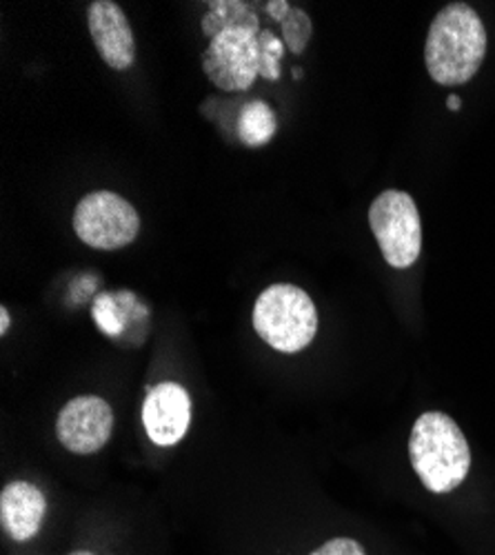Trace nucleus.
Segmentation results:
<instances>
[{
    "label": "nucleus",
    "instance_id": "obj_5",
    "mask_svg": "<svg viewBox=\"0 0 495 555\" xmlns=\"http://www.w3.org/2000/svg\"><path fill=\"white\" fill-rule=\"evenodd\" d=\"M76 236L94 249L114 251L139 238L141 216L114 192L87 194L74 211Z\"/></svg>",
    "mask_w": 495,
    "mask_h": 555
},
{
    "label": "nucleus",
    "instance_id": "obj_3",
    "mask_svg": "<svg viewBox=\"0 0 495 555\" xmlns=\"http://www.w3.org/2000/svg\"><path fill=\"white\" fill-rule=\"evenodd\" d=\"M253 330L276 351L298 353L318 334L316 305L296 285H272L256 300Z\"/></svg>",
    "mask_w": 495,
    "mask_h": 555
},
{
    "label": "nucleus",
    "instance_id": "obj_21",
    "mask_svg": "<svg viewBox=\"0 0 495 555\" xmlns=\"http://www.w3.org/2000/svg\"><path fill=\"white\" fill-rule=\"evenodd\" d=\"M69 555H94L92 551H74V553H69Z\"/></svg>",
    "mask_w": 495,
    "mask_h": 555
},
{
    "label": "nucleus",
    "instance_id": "obj_19",
    "mask_svg": "<svg viewBox=\"0 0 495 555\" xmlns=\"http://www.w3.org/2000/svg\"><path fill=\"white\" fill-rule=\"evenodd\" d=\"M446 107L452 109V112H458V109L463 107V101H460V96H448V99H446Z\"/></svg>",
    "mask_w": 495,
    "mask_h": 555
},
{
    "label": "nucleus",
    "instance_id": "obj_16",
    "mask_svg": "<svg viewBox=\"0 0 495 555\" xmlns=\"http://www.w3.org/2000/svg\"><path fill=\"white\" fill-rule=\"evenodd\" d=\"M309 555H367V551L363 548L357 540L351 538H334L327 540L321 548H316Z\"/></svg>",
    "mask_w": 495,
    "mask_h": 555
},
{
    "label": "nucleus",
    "instance_id": "obj_6",
    "mask_svg": "<svg viewBox=\"0 0 495 555\" xmlns=\"http://www.w3.org/2000/svg\"><path fill=\"white\" fill-rule=\"evenodd\" d=\"M260 27H238L209 40L203 54L207 78L224 91H245L260 76Z\"/></svg>",
    "mask_w": 495,
    "mask_h": 555
},
{
    "label": "nucleus",
    "instance_id": "obj_18",
    "mask_svg": "<svg viewBox=\"0 0 495 555\" xmlns=\"http://www.w3.org/2000/svg\"><path fill=\"white\" fill-rule=\"evenodd\" d=\"M10 332V313L5 307H0V334H8Z\"/></svg>",
    "mask_w": 495,
    "mask_h": 555
},
{
    "label": "nucleus",
    "instance_id": "obj_1",
    "mask_svg": "<svg viewBox=\"0 0 495 555\" xmlns=\"http://www.w3.org/2000/svg\"><path fill=\"white\" fill-rule=\"evenodd\" d=\"M486 56V29L467 3H452L438 12L429 27L425 63L429 76L444 87L469 82Z\"/></svg>",
    "mask_w": 495,
    "mask_h": 555
},
{
    "label": "nucleus",
    "instance_id": "obj_10",
    "mask_svg": "<svg viewBox=\"0 0 495 555\" xmlns=\"http://www.w3.org/2000/svg\"><path fill=\"white\" fill-rule=\"evenodd\" d=\"M44 512H48V500L31 482L16 480L0 495V520L16 542H27L40 531Z\"/></svg>",
    "mask_w": 495,
    "mask_h": 555
},
{
    "label": "nucleus",
    "instance_id": "obj_17",
    "mask_svg": "<svg viewBox=\"0 0 495 555\" xmlns=\"http://www.w3.org/2000/svg\"><path fill=\"white\" fill-rule=\"evenodd\" d=\"M264 10H266L269 16H272L274 21H281V23H283V21L289 16V12H291L287 0H269V3L264 5Z\"/></svg>",
    "mask_w": 495,
    "mask_h": 555
},
{
    "label": "nucleus",
    "instance_id": "obj_15",
    "mask_svg": "<svg viewBox=\"0 0 495 555\" xmlns=\"http://www.w3.org/2000/svg\"><path fill=\"white\" fill-rule=\"evenodd\" d=\"M116 309H118V307H116L114 298H109V296H99V298H96L94 318H96V322H99L101 332H105V334H109V336H116V334L120 332V327H122V320H120V315H118Z\"/></svg>",
    "mask_w": 495,
    "mask_h": 555
},
{
    "label": "nucleus",
    "instance_id": "obj_8",
    "mask_svg": "<svg viewBox=\"0 0 495 555\" xmlns=\"http://www.w3.org/2000/svg\"><path fill=\"white\" fill-rule=\"evenodd\" d=\"M143 404V425L147 436L160 447H173L185 438L192 423V398L185 387L162 383L147 389Z\"/></svg>",
    "mask_w": 495,
    "mask_h": 555
},
{
    "label": "nucleus",
    "instance_id": "obj_11",
    "mask_svg": "<svg viewBox=\"0 0 495 555\" xmlns=\"http://www.w3.org/2000/svg\"><path fill=\"white\" fill-rule=\"evenodd\" d=\"M278 131L276 112L264 101L245 105L238 118V135L247 147H264Z\"/></svg>",
    "mask_w": 495,
    "mask_h": 555
},
{
    "label": "nucleus",
    "instance_id": "obj_12",
    "mask_svg": "<svg viewBox=\"0 0 495 555\" xmlns=\"http://www.w3.org/2000/svg\"><path fill=\"white\" fill-rule=\"evenodd\" d=\"M238 27H260L258 16L245 3H213L203 18V34L209 40Z\"/></svg>",
    "mask_w": 495,
    "mask_h": 555
},
{
    "label": "nucleus",
    "instance_id": "obj_13",
    "mask_svg": "<svg viewBox=\"0 0 495 555\" xmlns=\"http://www.w3.org/2000/svg\"><path fill=\"white\" fill-rule=\"evenodd\" d=\"M281 25H283V38H285L287 50L291 54L300 56L307 50V44L313 36V23H311L309 14L304 10L296 8L289 12V16Z\"/></svg>",
    "mask_w": 495,
    "mask_h": 555
},
{
    "label": "nucleus",
    "instance_id": "obj_14",
    "mask_svg": "<svg viewBox=\"0 0 495 555\" xmlns=\"http://www.w3.org/2000/svg\"><path fill=\"white\" fill-rule=\"evenodd\" d=\"M285 54V42L272 31L262 29L260 31V76L266 80H278L281 78V61Z\"/></svg>",
    "mask_w": 495,
    "mask_h": 555
},
{
    "label": "nucleus",
    "instance_id": "obj_9",
    "mask_svg": "<svg viewBox=\"0 0 495 555\" xmlns=\"http://www.w3.org/2000/svg\"><path fill=\"white\" fill-rule=\"evenodd\" d=\"M89 34L94 38L101 59L118 72H125L136 59V42H133L131 25L125 12L112 0H94L87 10Z\"/></svg>",
    "mask_w": 495,
    "mask_h": 555
},
{
    "label": "nucleus",
    "instance_id": "obj_7",
    "mask_svg": "<svg viewBox=\"0 0 495 555\" xmlns=\"http://www.w3.org/2000/svg\"><path fill=\"white\" fill-rule=\"evenodd\" d=\"M114 429V411L107 400L99 396H78L69 400L56 421V436L61 444L78 455L101 451Z\"/></svg>",
    "mask_w": 495,
    "mask_h": 555
},
{
    "label": "nucleus",
    "instance_id": "obj_20",
    "mask_svg": "<svg viewBox=\"0 0 495 555\" xmlns=\"http://www.w3.org/2000/svg\"><path fill=\"white\" fill-rule=\"evenodd\" d=\"M302 76H304V72H302V69H298V67H296V69H294V78H296V80H300V78H302Z\"/></svg>",
    "mask_w": 495,
    "mask_h": 555
},
{
    "label": "nucleus",
    "instance_id": "obj_4",
    "mask_svg": "<svg viewBox=\"0 0 495 555\" xmlns=\"http://www.w3.org/2000/svg\"><path fill=\"white\" fill-rule=\"evenodd\" d=\"M369 227L385 260L395 269L412 267L422 251V222L407 192L387 190L369 207Z\"/></svg>",
    "mask_w": 495,
    "mask_h": 555
},
{
    "label": "nucleus",
    "instance_id": "obj_2",
    "mask_svg": "<svg viewBox=\"0 0 495 555\" xmlns=\"http://www.w3.org/2000/svg\"><path fill=\"white\" fill-rule=\"evenodd\" d=\"M409 457L422 487L431 493L456 491L471 469L469 442L452 415L442 411H427L416 421Z\"/></svg>",
    "mask_w": 495,
    "mask_h": 555
}]
</instances>
